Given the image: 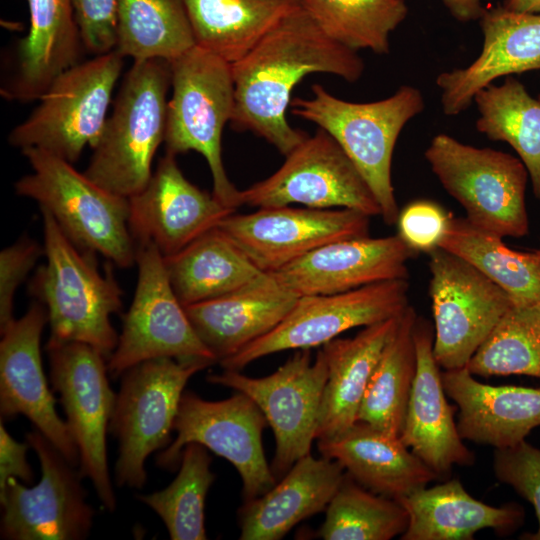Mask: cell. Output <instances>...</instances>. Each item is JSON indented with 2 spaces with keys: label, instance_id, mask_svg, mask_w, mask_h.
Returning <instances> with one entry per match:
<instances>
[{
  "label": "cell",
  "instance_id": "1",
  "mask_svg": "<svg viewBox=\"0 0 540 540\" xmlns=\"http://www.w3.org/2000/svg\"><path fill=\"white\" fill-rule=\"evenodd\" d=\"M231 66L232 127L264 138L284 156L308 137L286 117L293 88L311 73H329L353 83L364 71L357 51L329 37L302 6Z\"/></svg>",
  "mask_w": 540,
  "mask_h": 540
},
{
  "label": "cell",
  "instance_id": "2",
  "mask_svg": "<svg viewBox=\"0 0 540 540\" xmlns=\"http://www.w3.org/2000/svg\"><path fill=\"white\" fill-rule=\"evenodd\" d=\"M41 213L46 262L35 272L29 292L47 310V344L85 343L108 360L118 342L111 316L121 310L122 290L110 266L101 273L96 253L76 246L48 212Z\"/></svg>",
  "mask_w": 540,
  "mask_h": 540
},
{
  "label": "cell",
  "instance_id": "3",
  "mask_svg": "<svg viewBox=\"0 0 540 540\" xmlns=\"http://www.w3.org/2000/svg\"><path fill=\"white\" fill-rule=\"evenodd\" d=\"M171 87L170 62L134 61L119 88L85 175L130 198L144 189L154 156L164 143Z\"/></svg>",
  "mask_w": 540,
  "mask_h": 540
},
{
  "label": "cell",
  "instance_id": "4",
  "mask_svg": "<svg viewBox=\"0 0 540 540\" xmlns=\"http://www.w3.org/2000/svg\"><path fill=\"white\" fill-rule=\"evenodd\" d=\"M21 152L32 172L15 183L19 196L37 202L79 248L99 253L121 268L136 264L129 198L104 189L72 163L43 150Z\"/></svg>",
  "mask_w": 540,
  "mask_h": 540
},
{
  "label": "cell",
  "instance_id": "5",
  "mask_svg": "<svg viewBox=\"0 0 540 540\" xmlns=\"http://www.w3.org/2000/svg\"><path fill=\"white\" fill-rule=\"evenodd\" d=\"M309 99L295 97L291 113L330 134L358 168L388 225L399 215L391 177L392 156L404 126L425 109L421 91L402 85L390 97L369 103L337 98L322 85L312 86Z\"/></svg>",
  "mask_w": 540,
  "mask_h": 540
},
{
  "label": "cell",
  "instance_id": "6",
  "mask_svg": "<svg viewBox=\"0 0 540 540\" xmlns=\"http://www.w3.org/2000/svg\"><path fill=\"white\" fill-rule=\"evenodd\" d=\"M172 97L164 137L166 153L196 151L207 161L212 194L225 206H241L240 190L222 160V133L231 120L235 86L231 63L195 45L170 62Z\"/></svg>",
  "mask_w": 540,
  "mask_h": 540
},
{
  "label": "cell",
  "instance_id": "7",
  "mask_svg": "<svg viewBox=\"0 0 540 540\" xmlns=\"http://www.w3.org/2000/svg\"><path fill=\"white\" fill-rule=\"evenodd\" d=\"M123 59L113 50L65 70L29 116L11 130L9 144L21 151L36 148L76 162L86 147L93 149L98 143Z\"/></svg>",
  "mask_w": 540,
  "mask_h": 540
},
{
  "label": "cell",
  "instance_id": "8",
  "mask_svg": "<svg viewBox=\"0 0 540 540\" xmlns=\"http://www.w3.org/2000/svg\"><path fill=\"white\" fill-rule=\"evenodd\" d=\"M424 157L472 226L501 238L528 233L525 191L529 175L518 157L467 145L444 133L432 138Z\"/></svg>",
  "mask_w": 540,
  "mask_h": 540
},
{
  "label": "cell",
  "instance_id": "9",
  "mask_svg": "<svg viewBox=\"0 0 540 540\" xmlns=\"http://www.w3.org/2000/svg\"><path fill=\"white\" fill-rule=\"evenodd\" d=\"M211 365L203 360L160 357L143 361L121 375L108 428L119 444L115 463L118 486L143 487L146 459L170 443L186 383Z\"/></svg>",
  "mask_w": 540,
  "mask_h": 540
},
{
  "label": "cell",
  "instance_id": "10",
  "mask_svg": "<svg viewBox=\"0 0 540 540\" xmlns=\"http://www.w3.org/2000/svg\"><path fill=\"white\" fill-rule=\"evenodd\" d=\"M136 265L134 297L107 360L111 376L119 377L143 361L160 357L218 362L198 337L174 292L161 252L152 243L138 244Z\"/></svg>",
  "mask_w": 540,
  "mask_h": 540
},
{
  "label": "cell",
  "instance_id": "11",
  "mask_svg": "<svg viewBox=\"0 0 540 540\" xmlns=\"http://www.w3.org/2000/svg\"><path fill=\"white\" fill-rule=\"evenodd\" d=\"M267 420L247 395L208 401L186 391L181 397L173 431L176 437L156 458V464L174 471L179 468L185 445L198 443L229 461L242 479L244 502L265 494L277 482L266 460L263 430Z\"/></svg>",
  "mask_w": 540,
  "mask_h": 540
},
{
  "label": "cell",
  "instance_id": "12",
  "mask_svg": "<svg viewBox=\"0 0 540 540\" xmlns=\"http://www.w3.org/2000/svg\"><path fill=\"white\" fill-rule=\"evenodd\" d=\"M327 372L322 349L314 360L310 349H300L270 375L252 378L224 369L222 373L209 374L207 381L247 395L262 411L275 437L271 470L278 480L297 460L310 453L316 440Z\"/></svg>",
  "mask_w": 540,
  "mask_h": 540
},
{
  "label": "cell",
  "instance_id": "13",
  "mask_svg": "<svg viewBox=\"0 0 540 540\" xmlns=\"http://www.w3.org/2000/svg\"><path fill=\"white\" fill-rule=\"evenodd\" d=\"M50 380L60 394L66 424L77 446L79 471L93 483L97 496L110 512L116 508L106 450V433L116 394L107 373V358L81 342L47 344Z\"/></svg>",
  "mask_w": 540,
  "mask_h": 540
},
{
  "label": "cell",
  "instance_id": "14",
  "mask_svg": "<svg viewBox=\"0 0 540 540\" xmlns=\"http://www.w3.org/2000/svg\"><path fill=\"white\" fill-rule=\"evenodd\" d=\"M407 279L378 282L351 291L299 297L269 333L220 361L225 370L240 371L264 356L323 346L341 333L401 315L408 305Z\"/></svg>",
  "mask_w": 540,
  "mask_h": 540
},
{
  "label": "cell",
  "instance_id": "15",
  "mask_svg": "<svg viewBox=\"0 0 540 540\" xmlns=\"http://www.w3.org/2000/svg\"><path fill=\"white\" fill-rule=\"evenodd\" d=\"M26 442L39 459L41 478L32 487L10 478L0 491L1 538L85 539L94 510L86 501L80 471L37 429L26 434Z\"/></svg>",
  "mask_w": 540,
  "mask_h": 540
},
{
  "label": "cell",
  "instance_id": "16",
  "mask_svg": "<svg viewBox=\"0 0 540 540\" xmlns=\"http://www.w3.org/2000/svg\"><path fill=\"white\" fill-rule=\"evenodd\" d=\"M268 178L240 190L241 205L265 208L301 204L307 208L351 209L381 216L368 183L337 141L318 128Z\"/></svg>",
  "mask_w": 540,
  "mask_h": 540
},
{
  "label": "cell",
  "instance_id": "17",
  "mask_svg": "<svg viewBox=\"0 0 540 540\" xmlns=\"http://www.w3.org/2000/svg\"><path fill=\"white\" fill-rule=\"evenodd\" d=\"M428 254L434 357L445 370L466 367L513 302L459 256L440 247Z\"/></svg>",
  "mask_w": 540,
  "mask_h": 540
},
{
  "label": "cell",
  "instance_id": "18",
  "mask_svg": "<svg viewBox=\"0 0 540 540\" xmlns=\"http://www.w3.org/2000/svg\"><path fill=\"white\" fill-rule=\"evenodd\" d=\"M218 227L260 270L272 273L327 243L369 236V216L288 205L234 212Z\"/></svg>",
  "mask_w": 540,
  "mask_h": 540
},
{
  "label": "cell",
  "instance_id": "19",
  "mask_svg": "<svg viewBox=\"0 0 540 540\" xmlns=\"http://www.w3.org/2000/svg\"><path fill=\"white\" fill-rule=\"evenodd\" d=\"M47 323V310L37 301L1 330V419L25 416L76 467L80 464L77 446L56 412L42 367L40 341Z\"/></svg>",
  "mask_w": 540,
  "mask_h": 540
},
{
  "label": "cell",
  "instance_id": "20",
  "mask_svg": "<svg viewBox=\"0 0 540 540\" xmlns=\"http://www.w3.org/2000/svg\"><path fill=\"white\" fill-rule=\"evenodd\" d=\"M129 225L138 244L152 243L171 256L236 210L192 184L175 156L166 153L142 191L129 198Z\"/></svg>",
  "mask_w": 540,
  "mask_h": 540
},
{
  "label": "cell",
  "instance_id": "21",
  "mask_svg": "<svg viewBox=\"0 0 540 540\" xmlns=\"http://www.w3.org/2000/svg\"><path fill=\"white\" fill-rule=\"evenodd\" d=\"M417 252L398 235L327 243L269 273L291 294H336L395 279H407V262Z\"/></svg>",
  "mask_w": 540,
  "mask_h": 540
},
{
  "label": "cell",
  "instance_id": "22",
  "mask_svg": "<svg viewBox=\"0 0 540 540\" xmlns=\"http://www.w3.org/2000/svg\"><path fill=\"white\" fill-rule=\"evenodd\" d=\"M483 33L480 55L467 67L440 73L442 110L457 116L475 95L503 76L540 70V14L515 12L498 6L479 19Z\"/></svg>",
  "mask_w": 540,
  "mask_h": 540
},
{
  "label": "cell",
  "instance_id": "23",
  "mask_svg": "<svg viewBox=\"0 0 540 540\" xmlns=\"http://www.w3.org/2000/svg\"><path fill=\"white\" fill-rule=\"evenodd\" d=\"M413 337L417 369L400 439L438 479L446 478L454 465H473L475 455L464 444L447 401L429 322L417 317Z\"/></svg>",
  "mask_w": 540,
  "mask_h": 540
},
{
  "label": "cell",
  "instance_id": "24",
  "mask_svg": "<svg viewBox=\"0 0 540 540\" xmlns=\"http://www.w3.org/2000/svg\"><path fill=\"white\" fill-rule=\"evenodd\" d=\"M298 298L265 273L241 289L184 308L198 337L220 362L273 330Z\"/></svg>",
  "mask_w": 540,
  "mask_h": 540
},
{
  "label": "cell",
  "instance_id": "25",
  "mask_svg": "<svg viewBox=\"0 0 540 540\" xmlns=\"http://www.w3.org/2000/svg\"><path fill=\"white\" fill-rule=\"evenodd\" d=\"M442 380L459 408L457 428L463 440L508 448L540 426V388L484 384L467 367L445 370Z\"/></svg>",
  "mask_w": 540,
  "mask_h": 540
},
{
  "label": "cell",
  "instance_id": "26",
  "mask_svg": "<svg viewBox=\"0 0 540 540\" xmlns=\"http://www.w3.org/2000/svg\"><path fill=\"white\" fill-rule=\"evenodd\" d=\"M29 30L16 48L12 76L2 84L7 100H38L84 48L72 0H27Z\"/></svg>",
  "mask_w": 540,
  "mask_h": 540
},
{
  "label": "cell",
  "instance_id": "27",
  "mask_svg": "<svg viewBox=\"0 0 540 540\" xmlns=\"http://www.w3.org/2000/svg\"><path fill=\"white\" fill-rule=\"evenodd\" d=\"M344 476L336 460L303 456L265 494L244 502L239 539L283 538L299 522L326 510Z\"/></svg>",
  "mask_w": 540,
  "mask_h": 540
},
{
  "label": "cell",
  "instance_id": "28",
  "mask_svg": "<svg viewBox=\"0 0 540 540\" xmlns=\"http://www.w3.org/2000/svg\"><path fill=\"white\" fill-rule=\"evenodd\" d=\"M321 456L338 461L366 489L395 500L437 475L398 436L357 421L339 436L317 441Z\"/></svg>",
  "mask_w": 540,
  "mask_h": 540
},
{
  "label": "cell",
  "instance_id": "29",
  "mask_svg": "<svg viewBox=\"0 0 540 540\" xmlns=\"http://www.w3.org/2000/svg\"><path fill=\"white\" fill-rule=\"evenodd\" d=\"M401 315L366 326L353 338H335L322 346L328 372L318 416L317 441L333 439L357 422L372 373Z\"/></svg>",
  "mask_w": 540,
  "mask_h": 540
},
{
  "label": "cell",
  "instance_id": "30",
  "mask_svg": "<svg viewBox=\"0 0 540 540\" xmlns=\"http://www.w3.org/2000/svg\"><path fill=\"white\" fill-rule=\"evenodd\" d=\"M408 513L402 540H472L483 529L506 535L523 521L514 503L491 506L472 497L458 479L423 487L397 500Z\"/></svg>",
  "mask_w": 540,
  "mask_h": 540
},
{
  "label": "cell",
  "instance_id": "31",
  "mask_svg": "<svg viewBox=\"0 0 540 540\" xmlns=\"http://www.w3.org/2000/svg\"><path fill=\"white\" fill-rule=\"evenodd\" d=\"M164 260L173 290L183 306L231 293L266 273L219 227Z\"/></svg>",
  "mask_w": 540,
  "mask_h": 540
},
{
  "label": "cell",
  "instance_id": "32",
  "mask_svg": "<svg viewBox=\"0 0 540 540\" xmlns=\"http://www.w3.org/2000/svg\"><path fill=\"white\" fill-rule=\"evenodd\" d=\"M196 45L234 63L301 0H184Z\"/></svg>",
  "mask_w": 540,
  "mask_h": 540
},
{
  "label": "cell",
  "instance_id": "33",
  "mask_svg": "<svg viewBox=\"0 0 540 540\" xmlns=\"http://www.w3.org/2000/svg\"><path fill=\"white\" fill-rule=\"evenodd\" d=\"M473 102L479 116L476 129L492 141L509 144L525 165L533 193L540 199V100L516 78L490 84Z\"/></svg>",
  "mask_w": 540,
  "mask_h": 540
},
{
  "label": "cell",
  "instance_id": "34",
  "mask_svg": "<svg viewBox=\"0 0 540 540\" xmlns=\"http://www.w3.org/2000/svg\"><path fill=\"white\" fill-rule=\"evenodd\" d=\"M415 310L408 306L383 349L365 391L357 421L400 437L417 369Z\"/></svg>",
  "mask_w": 540,
  "mask_h": 540
},
{
  "label": "cell",
  "instance_id": "35",
  "mask_svg": "<svg viewBox=\"0 0 540 540\" xmlns=\"http://www.w3.org/2000/svg\"><path fill=\"white\" fill-rule=\"evenodd\" d=\"M466 260L511 298L513 304L540 303V257L510 249L501 237L481 231L465 218L450 219L439 246Z\"/></svg>",
  "mask_w": 540,
  "mask_h": 540
},
{
  "label": "cell",
  "instance_id": "36",
  "mask_svg": "<svg viewBox=\"0 0 540 540\" xmlns=\"http://www.w3.org/2000/svg\"><path fill=\"white\" fill-rule=\"evenodd\" d=\"M196 45L184 0H118L115 51L173 61Z\"/></svg>",
  "mask_w": 540,
  "mask_h": 540
},
{
  "label": "cell",
  "instance_id": "37",
  "mask_svg": "<svg viewBox=\"0 0 540 540\" xmlns=\"http://www.w3.org/2000/svg\"><path fill=\"white\" fill-rule=\"evenodd\" d=\"M208 449L198 443L185 445L179 472L164 489L138 495L163 521L172 540H205V501L214 482Z\"/></svg>",
  "mask_w": 540,
  "mask_h": 540
},
{
  "label": "cell",
  "instance_id": "38",
  "mask_svg": "<svg viewBox=\"0 0 540 540\" xmlns=\"http://www.w3.org/2000/svg\"><path fill=\"white\" fill-rule=\"evenodd\" d=\"M319 27L338 43L357 51L390 52V34L405 20L404 0H301Z\"/></svg>",
  "mask_w": 540,
  "mask_h": 540
},
{
  "label": "cell",
  "instance_id": "39",
  "mask_svg": "<svg viewBox=\"0 0 540 540\" xmlns=\"http://www.w3.org/2000/svg\"><path fill=\"white\" fill-rule=\"evenodd\" d=\"M325 512L318 531L324 540H390L408 526L400 502L366 489L346 471Z\"/></svg>",
  "mask_w": 540,
  "mask_h": 540
},
{
  "label": "cell",
  "instance_id": "40",
  "mask_svg": "<svg viewBox=\"0 0 540 540\" xmlns=\"http://www.w3.org/2000/svg\"><path fill=\"white\" fill-rule=\"evenodd\" d=\"M466 367L482 377L540 378V303L512 304Z\"/></svg>",
  "mask_w": 540,
  "mask_h": 540
},
{
  "label": "cell",
  "instance_id": "41",
  "mask_svg": "<svg viewBox=\"0 0 540 540\" xmlns=\"http://www.w3.org/2000/svg\"><path fill=\"white\" fill-rule=\"evenodd\" d=\"M493 470L500 482L513 487L534 507L538 530L523 538L540 540V448L524 440L512 447L495 449Z\"/></svg>",
  "mask_w": 540,
  "mask_h": 540
},
{
  "label": "cell",
  "instance_id": "42",
  "mask_svg": "<svg viewBox=\"0 0 540 540\" xmlns=\"http://www.w3.org/2000/svg\"><path fill=\"white\" fill-rule=\"evenodd\" d=\"M44 255L43 246L24 236L0 253V330L15 318L14 296L17 288Z\"/></svg>",
  "mask_w": 540,
  "mask_h": 540
},
{
  "label": "cell",
  "instance_id": "43",
  "mask_svg": "<svg viewBox=\"0 0 540 540\" xmlns=\"http://www.w3.org/2000/svg\"><path fill=\"white\" fill-rule=\"evenodd\" d=\"M451 217L436 203L414 201L398 215V236L415 252L429 253L439 246Z\"/></svg>",
  "mask_w": 540,
  "mask_h": 540
},
{
  "label": "cell",
  "instance_id": "44",
  "mask_svg": "<svg viewBox=\"0 0 540 540\" xmlns=\"http://www.w3.org/2000/svg\"><path fill=\"white\" fill-rule=\"evenodd\" d=\"M84 48L101 55L115 50L118 0H72Z\"/></svg>",
  "mask_w": 540,
  "mask_h": 540
},
{
  "label": "cell",
  "instance_id": "45",
  "mask_svg": "<svg viewBox=\"0 0 540 540\" xmlns=\"http://www.w3.org/2000/svg\"><path fill=\"white\" fill-rule=\"evenodd\" d=\"M29 444L18 442L0 424V491H2L10 478L30 484L33 480V471L27 460Z\"/></svg>",
  "mask_w": 540,
  "mask_h": 540
},
{
  "label": "cell",
  "instance_id": "46",
  "mask_svg": "<svg viewBox=\"0 0 540 540\" xmlns=\"http://www.w3.org/2000/svg\"><path fill=\"white\" fill-rule=\"evenodd\" d=\"M489 1L492 0H443V3L455 19L467 22L479 20L486 11L483 3Z\"/></svg>",
  "mask_w": 540,
  "mask_h": 540
},
{
  "label": "cell",
  "instance_id": "47",
  "mask_svg": "<svg viewBox=\"0 0 540 540\" xmlns=\"http://www.w3.org/2000/svg\"><path fill=\"white\" fill-rule=\"evenodd\" d=\"M502 6L515 12L540 14V0H505Z\"/></svg>",
  "mask_w": 540,
  "mask_h": 540
},
{
  "label": "cell",
  "instance_id": "48",
  "mask_svg": "<svg viewBox=\"0 0 540 540\" xmlns=\"http://www.w3.org/2000/svg\"><path fill=\"white\" fill-rule=\"evenodd\" d=\"M534 253H535L538 257H540V245H539V247H538L537 249L534 250Z\"/></svg>",
  "mask_w": 540,
  "mask_h": 540
},
{
  "label": "cell",
  "instance_id": "49",
  "mask_svg": "<svg viewBox=\"0 0 540 540\" xmlns=\"http://www.w3.org/2000/svg\"><path fill=\"white\" fill-rule=\"evenodd\" d=\"M538 99L540 100V93H539V95H538Z\"/></svg>",
  "mask_w": 540,
  "mask_h": 540
}]
</instances>
